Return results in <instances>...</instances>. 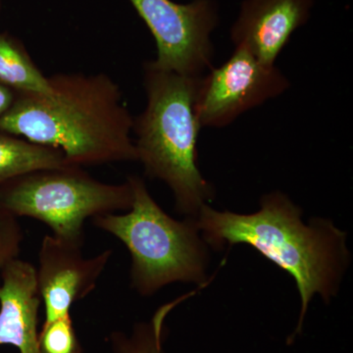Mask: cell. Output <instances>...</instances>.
Here are the masks:
<instances>
[{
  "label": "cell",
  "mask_w": 353,
  "mask_h": 353,
  "mask_svg": "<svg viewBox=\"0 0 353 353\" xmlns=\"http://www.w3.org/2000/svg\"><path fill=\"white\" fill-rule=\"evenodd\" d=\"M48 81V94L15 92L0 132L57 148L77 166L138 161L134 117L110 76L75 72Z\"/></svg>",
  "instance_id": "6da1fadb"
},
{
  "label": "cell",
  "mask_w": 353,
  "mask_h": 353,
  "mask_svg": "<svg viewBox=\"0 0 353 353\" xmlns=\"http://www.w3.org/2000/svg\"><path fill=\"white\" fill-rule=\"evenodd\" d=\"M301 211L280 192L262 197L252 214L217 211L204 204L196 223L204 241L214 248L245 243L284 269L296 280L301 312V333L308 304L319 294L328 301L348 263L345 234L326 220L305 225Z\"/></svg>",
  "instance_id": "7a4b0ae2"
},
{
  "label": "cell",
  "mask_w": 353,
  "mask_h": 353,
  "mask_svg": "<svg viewBox=\"0 0 353 353\" xmlns=\"http://www.w3.org/2000/svg\"><path fill=\"white\" fill-rule=\"evenodd\" d=\"M201 77L180 75L145 62L146 105L132 124L138 161L145 175L166 183L175 197L176 210L194 219L213 197L212 187L197 167L202 128L194 99Z\"/></svg>",
  "instance_id": "3957f363"
},
{
  "label": "cell",
  "mask_w": 353,
  "mask_h": 353,
  "mask_svg": "<svg viewBox=\"0 0 353 353\" xmlns=\"http://www.w3.org/2000/svg\"><path fill=\"white\" fill-rule=\"evenodd\" d=\"M128 181L134 194L131 209L123 214L97 216L92 222L127 246L132 256V287L146 296L172 283L205 285L208 255L196 219H173L141 178L131 176Z\"/></svg>",
  "instance_id": "277c9868"
},
{
  "label": "cell",
  "mask_w": 353,
  "mask_h": 353,
  "mask_svg": "<svg viewBox=\"0 0 353 353\" xmlns=\"http://www.w3.org/2000/svg\"><path fill=\"white\" fill-rule=\"evenodd\" d=\"M132 201L129 181L101 182L73 164L39 169L0 185L1 212L41 221L55 238L80 248L85 220L130 210Z\"/></svg>",
  "instance_id": "5b68a950"
},
{
  "label": "cell",
  "mask_w": 353,
  "mask_h": 353,
  "mask_svg": "<svg viewBox=\"0 0 353 353\" xmlns=\"http://www.w3.org/2000/svg\"><path fill=\"white\" fill-rule=\"evenodd\" d=\"M157 43L153 65L165 71L201 77L212 68L211 32L218 23L211 0L179 4L172 0H129Z\"/></svg>",
  "instance_id": "8992f818"
},
{
  "label": "cell",
  "mask_w": 353,
  "mask_h": 353,
  "mask_svg": "<svg viewBox=\"0 0 353 353\" xmlns=\"http://www.w3.org/2000/svg\"><path fill=\"white\" fill-rule=\"evenodd\" d=\"M289 88V80L276 65L264 64L236 46L226 62L199 78L194 113L201 128L227 127Z\"/></svg>",
  "instance_id": "52a82bcc"
},
{
  "label": "cell",
  "mask_w": 353,
  "mask_h": 353,
  "mask_svg": "<svg viewBox=\"0 0 353 353\" xmlns=\"http://www.w3.org/2000/svg\"><path fill=\"white\" fill-rule=\"evenodd\" d=\"M112 250L92 259L83 256L82 248L55 238L44 236L39 252L37 282L46 310V321L70 315V308L97 287Z\"/></svg>",
  "instance_id": "ba28073f"
},
{
  "label": "cell",
  "mask_w": 353,
  "mask_h": 353,
  "mask_svg": "<svg viewBox=\"0 0 353 353\" xmlns=\"http://www.w3.org/2000/svg\"><path fill=\"white\" fill-rule=\"evenodd\" d=\"M311 7L312 0H245L232 41L264 64L275 65L292 34L308 20Z\"/></svg>",
  "instance_id": "9c48e42d"
},
{
  "label": "cell",
  "mask_w": 353,
  "mask_h": 353,
  "mask_svg": "<svg viewBox=\"0 0 353 353\" xmlns=\"http://www.w3.org/2000/svg\"><path fill=\"white\" fill-rule=\"evenodd\" d=\"M39 296L37 269L19 259L4 267L0 277V345L20 353H43L39 347Z\"/></svg>",
  "instance_id": "30bf717a"
},
{
  "label": "cell",
  "mask_w": 353,
  "mask_h": 353,
  "mask_svg": "<svg viewBox=\"0 0 353 353\" xmlns=\"http://www.w3.org/2000/svg\"><path fill=\"white\" fill-rule=\"evenodd\" d=\"M68 164L57 148L0 132V185L39 169Z\"/></svg>",
  "instance_id": "8fae6325"
},
{
  "label": "cell",
  "mask_w": 353,
  "mask_h": 353,
  "mask_svg": "<svg viewBox=\"0 0 353 353\" xmlns=\"http://www.w3.org/2000/svg\"><path fill=\"white\" fill-rule=\"evenodd\" d=\"M0 83L15 92H50L48 77L34 63L22 41L8 32H0Z\"/></svg>",
  "instance_id": "7c38bea8"
},
{
  "label": "cell",
  "mask_w": 353,
  "mask_h": 353,
  "mask_svg": "<svg viewBox=\"0 0 353 353\" xmlns=\"http://www.w3.org/2000/svg\"><path fill=\"white\" fill-rule=\"evenodd\" d=\"M192 294H185L162 305L150 322L137 325L131 336L114 333L111 338L114 353H164L163 341L167 333L165 320L178 304Z\"/></svg>",
  "instance_id": "4fadbf2b"
},
{
  "label": "cell",
  "mask_w": 353,
  "mask_h": 353,
  "mask_svg": "<svg viewBox=\"0 0 353 353\" xmlns=\"http://www.w3.org/2000/svg\"><path fill=\"white\" fill-rule=\"evenodd\" d=\"M39 341L43 353L83 352L70 315L44 322Z\"/></svg>",
  "instance_id": "5bb4252c"
},
{
  "label": "cell",
  "mask_w": 353,
  "mask_h": 353,
  "mask_svg": "<svg viewBox=\"0 0 353 353\" xmlns=\"http://www.w3.org/2000/svg\"><path fill=\"white\" fill-rule=\"evenodd\" d=\"M23 239L18 218L0 211V277L4 267L19 256Z\"/></svg>",
  "instance_id": "9a60e30c"
},
{
  "label": "cell",
  "mask_w": 353,
  "mask_h": 353,
  "mask_svg": "<svg viewBox=\"0 0 353 353\" xmlns=\"http://www.w3.org/2000/svg\"><path fill=\"white\" fill-rule=\"evenodd\" d=\"M15 99V92L0 83V118L8 111Z\"/></svg>",
  "instance_id": "2e32d148"
}]
</instances>
